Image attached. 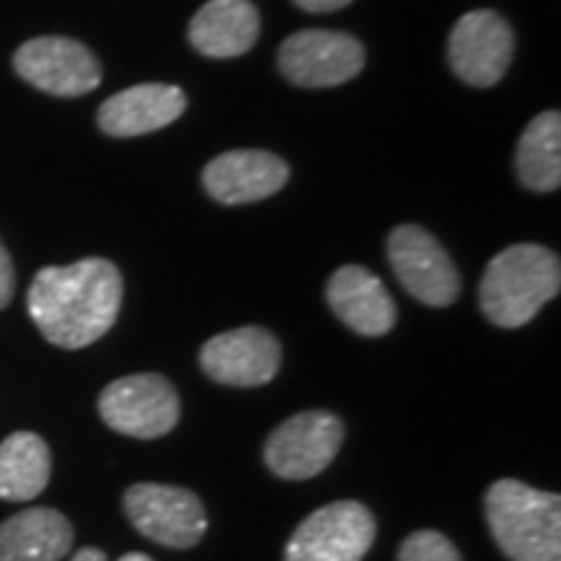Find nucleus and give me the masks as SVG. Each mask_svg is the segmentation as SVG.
Here are the masks:
<instances>
[{"instance_id":"nucleus-1","label":"nucleus","mask_w":561,"mask_h":561,"mask_svg":"<svg viewBox=\"0 0 561 561\" xmlns=\"http://www.w3.org/2000/svg\"><path fill=\"white\" fill-rule=\"evenodd\" d=\"M123 305V276L104 257L47 265L34 276L26 307L53 346L83 348L115 325Z\"/></svg>"},{"instance_id":"nucleus-2","label":"nucleus","mask_w":561,"mask_h":561,"mask_svg":"<svg viewBox=\"0 0 561 561\" xmlns=\"http://www.w3.org/2000/svg\"><path fill=\"white\" fill-rule=\"evenodd\" d=\"M559 255L541 244H512L491 257L479 299L486 318L500 328H520L559 294Z\"/></svg>"},{"instance_id":"nucleus-3","label":"nucleus","mask_w":561,"mask_h":561,"mask_svg":"<svg viewBox=\"0 0 561 561\" xmlns=\"http://www.w3.org/2000/svg\"><path fill=\"white\" fill-rule=\"evenodd\" d=\"M486 520L510 561H561V496L515 479L486 491Z\"/></svg>"},{"instance_id":"nucleus-4","label":"nucleus","mask_w":561,"mask_h":561,"mask_svg":"<svg viewBox=\"0 0 561 561\" xmlns=\"http://www.w3.org/2000/svg\"><path fill=\"white\" fill-rule=\"evenodd\" d=\"M100 413L110 430L136 439L170 434L180 421V398L167 377L140 371L110 382L100 396Z\"/></svg>"},{"instance_id":"nucleus-5","label":"nucleus","mask_w":561,"mask_h":561,"mask_svg":"<svg viewBox=\"0 0 561 561\" xmlns=\"http://www.w3.org/2000/svg\"><path fill=\"white\" fill-rule=\"evenodd\" d=\"M375 536V515L362 502L341 500L301 520L286 543L284 561H362Z\"/></svg>"},{"instance_id":"nucleus-6","label":"nucleus","mask_w":561,"mask_h":561,"mask_svg":"<svg viewBox=\"0 0 561 561\" xmlns=\"http://www.w3.org/2000/svg\"><path fill=\"white\" fill-rule=\"evenodd\" d=\"M343 445V424L328 411H305L276 426L265 442V466L280 479L305 481L325 471Z\"/></svg>"},{"instance_id":"nucleus-7","label":"nucleus","mask_w":561,"mask_h":561,"mask_svg":"<svg viewBox=\"0 0 561 561\" xmlns=\"http://www.w3.org/2000/svg\"><path fill=\"white\" fill-rule=\"evenodd\" d=\"M392 271L411 297L430 307H447L460 294V273L447 250L416 224L396 227L388 237Z\"/></svg>"},{"instance_id":"nucleus-8","label":"nucleus","mask_w":561,"mask_h":561,"mask_svg":"<svg viewBox=\"0 0 561 561\" xmlns=\"http://www.w3.org/2000/svg\"><path fill=\"white\" fill-rule=\"evenodd\" d=\"M125 512L136 530L170 549H191L208 528L201 500L182 486L136 483L125 491Z\"/></svg>"},{"instance_id":"nucleus-9","label":"nucleus","mask_w":561,"mask_h":561,"mask_svg":"<svg viewBox=\"0 0 561 561\" xmlns=\"http://www.w3.org/2000/svg\"><path fill=\"white\" fill-rule=\"evenodd\" d=\"M364 58L362 42L351 34L305 30L280 45L278 68L297 87L331 89L359 76Z\"/></svg>"},{"instance_id":"nucleus-10","label":"nucleus","mask_w":561,"mask_h":561,"mask_svg":"<svg viewBox=\"0 0 561 561\" xmlns=\"http://www.w3.org/2000/svg\"><path fill=\"white\" fill-rule=\"evenodd\" d=\"M13 68L26 83L53 96H83L102 81L100 60L68 37L24 42L13 55Z\"/></svg>"},{"instance_id":"nucleus-11","label":"nucleus","mask_w":561,"mask_h":561,"mask_svg":"<svg viewBox=\"0 0 561 561\" xmlns=\"http://www.w3.org/2000/svg\"><path fill=\"white\" fill-rule=\"evenodd\" d=\"M515 37L510 24L494 11H471L450 32L447 60L460 81L471 87H494L507 73Z\"/></svg>"},{"instance_id":"nucleus-12","label":"nucleus","mask_w":561,"mask_h":561,"mask_svg":"<svg viewBox=\"0 0 561 561\" xmlns=\"http://www.w3.org/2000/svg\"><path fill=\"white\" fill-rule=\"evenodd\" d=\"M201 367L214 382L257 388L271 382L280 367V346L265 328H237L214 335L201 348Z\"/></svg>"},{"instance_id":"nucleus-13","label":"nucleus","mask_w":561,"mask_h":561,"mask_svg":"<svg viewBox=\"0 0 561 561\" xmlns=\"http://www.w3.org/2000/svg\"><path fill=\"white\" fill-rule=\"evenodd\" d=\"M289 180V167L271 151H227L203 170V187L224 206H244L276 195Z\"/></svg>"},{"instance_id":"nucleus-14","label":"nucleus","mask_w":561,"mask_h":561,"mask_svg":"<svg viewBox=\"0 0 561 561\" xmlns=\"http://www.w3.org/2000/svg\"><path fill=\"white\" fill-rule=\"evenodd\" d=\"M328 305L343 325L359 335H385L398 320V307L375 273L362 265H343L328 280Z\"/></svg>"},{"instance_id":"nucleus-15","label":"nucleus","mask_w":561,"mask_h":561,"mask_svg":"<svg viewBox=\"0 0 561 561\" xmlns=\"http://www.w3.org/2000/svg\"><path fill=\"white\" fill-rule=\"evenodd\" d=\"M185 107V91L172 83H138L102 102L96 123L107 136L133 138L167 128Z\"/></svg>"},{"instance_id":"nucleus-16","label":"nucleus","mask_w":561,"mask_h":561,"mask_svg":"<svg viewBox=\"0 0 561 561\" xmlns=\"http://www.w3.org/2000/svg\"><path fill=\"white\" fill-rule=\"evenodd\" d=\"M261 37V13L250 0H208L191 21V42L214 60L240 58Z\"/></svg>"},{"instance_id":"nucleus-17","label":"nucleus","mask_w":561,"mask_h":561,"mask_svg":"<svg viewBox=\"0 0 561 561\" xmlns=\"http://www.w3.org/2000/svg\"><path fill=\"white\" fill-rule=\"evenodd\" d=\"M73 546L68 517L50 507H32L0 523V561H60Z\"/></svg>"},{"instance_id":"nucleus-18","label":"nucleus","mask_w":561,"mask_h":561,"mask_svg":"<svg viewBox=\"0 0 561 561\" xmlns=\"http://www.w3.org/2000/svg\"><path fill=\"white\" fill-rule=\"evenodd\" d=\"M50 447L34 432H16L0 442V500L26 502L50 481Z\"/></svg>"},{"instance_id":"nucleus-19","label":"nucleus","mask_w":561,"mask_h":561,"mask_svg":"<svg viewBox=\"0 0 561 561\" xmlns=\"http://www.w3.org/2000/svg\"><path fill=\"white\" fill-rule=\"evenodd\" d=\"M517 178L528 191L551 193L561 185V115L557 110L533 117L515 153Z\"/></svg>"},{"instance_id":"nucleus-20","label":"nucleus","mask_w":561,"mask_h":561,"mask_svg":"<svg viewBox=\"0 0 561 561\" xmlns=\"http://www.w3.org/2000/svg\"><path fill=\"white\" fill-rule=\"evenodd\" d=\"M398 561H462V557L442 533L416 530L403 541Z\"/></svg>"},{"instance_id":"nucleus-21","label":"nucleus","mask_w":561,"mask_h":561,"mask_svg":"<svg viewBox=\"0 0 561 561\" xmlns=\"http://www.w3.org/2000/svg\"><path fill=\"white\" fill-rule=\"evenodd\" d=\"M13 289H16V273H13V263L9 250L0 242V310L11 305Z\"/></svg>"},{"instance_id":"nucleus-22","label":"nucleus","mask_w":561,"mask_h":561,"mask_svg":"<svg viewBox=\"0 0 561 561\" xmlns=\"http://www.w3.org/2000/svg\"><path fill=\"white\" fill-rule=\"evenodd\" d=\"M294 3H297L299 9L312 11V13H331V11L346 9V5L354 3V0H294Z\"/></svg>"},{"instance_id":"nucleus-23","label":"nucleus","mask_w":561,"mask_h":561,"mask_svg":"<svg viewBox=\"0 0 561 561\" xmlns=\"http://www.w3.org/2000/svg\"><path fill=\"white\" fill-rule=\"evenodd\" d=\"M70 561H107V557H104V551L100 549H81L73 553V559Z\"/></svg>"},{"instance_id":"nucleus-24","label":"nucleus","mask_w":561,"mask_h":561,"mask_svg":"<svg viewBox=\"0 0 561 561\" xmlns=\"http://www.w3.org/2000/svg\"><path fill=\"white\" fill-rule=\"evenodd\" d=\"M117 561H153V559H151V557H146V553L133 551V553H125V557H121Z\"/></svg>"}]
</instances>
